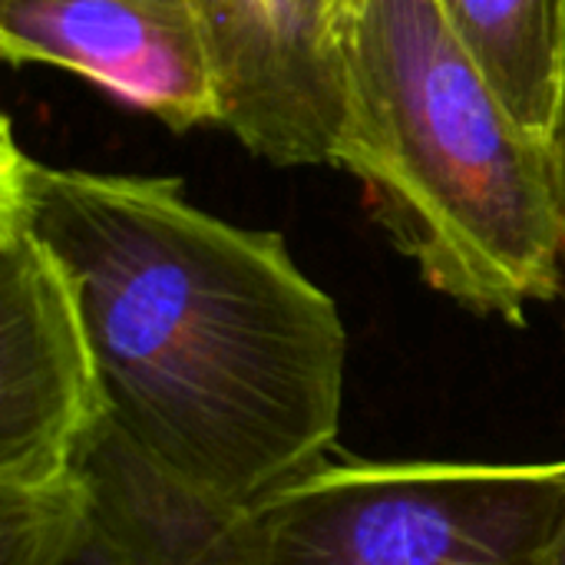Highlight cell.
<instances>
[{"mask_svg": "<svg viewBox=\"0 0 565 565\" xmlns=\"http://www.w3.org/2000/svg\"><path fill=\"white\" fill-rule=\"evenodd\" d=\"M0 199L66 271L109 424L156 470L252 513L328 460L348 331L278 232L192 205L179 179L46 166L10 119Z\"/></svg>", "mask_w": 565, "mask_h": 565, "instance_id": "6da1fadb", "label": "cell"}, {"mask_svg": "<svg viewBox=\"0 0 565 565\" xmlns=\"http://www.w3.org/2000/svg\"><path fill=\"white\" fill-rule=\"evenodd\" d=\"M334 166L420 278L470 315L526 324L565 295V166L457 40L440 0H351Z\"/></svg>", "mask_w": 565, "mask_h": 565, "instance_id": "7a4b0ae2", "label": "cell"}, {"mask_svg": "<svg viewBox=\"0 0 565 565\" xmlns=\"http://www.w3.org/2000/svg\"><path fill=\"white\" fill-rule=\"evenodd\" d=\"M252 513L262 565H553L565 460H321Z\"/></svg>", "mask_w": 565, "mask_h": 565, "instance_id": "3957f363", "label": "cell"}, {"mask_svg": "<svg viewBox=\"0 0 565 565\" xmlns=\"http://www.w3.org/2000/svg\"><path fill=\"white\" fill-rule=\"evenodd\" d=\"M106 427L76 291L20 209L0 199V490L73 483Z\"/></svg>", "mask_w": 565, "mask_h": 565, "instance_id": "277c9868", "label": "cell"}, {"mask_svg": "<svg viewBox=\"0 0 565 565\" xmlns=\"http://www.w3.org/2000/svg\"><path fill=\"white\" fill-rule=\"evenodd\" d=\"M218 89L222 122L271 166H334L348 60L334 0H185Z\"/></svg>", "mask_w": 565, "mask_h": 565, "instance_id": "5b68a950", "label": "cell"}, {"mask_svg": "<svg viewBox=\"0 0 565 565\" xmlns=\"http://www.w3.org/2000/svg\"><path fill=\"white\" fill-rule=\"evenodd\" d=\"M0 53L73 70L175 132L222 122L185 0H0Z\"/></svg>", "mask_w": 565, "mask_h": 565, "instance_id": "8992f818", "label": "cell"}, {"mask_svg": "<svg viewBox=\"0 0 565 565\" xmlns=\"http://www.w3.org/2000/svg\"><path fill=\"white\" fill-rule=\"evenodd\" d=\"M83 473L89 507L56 565H262L255 513L185 490L113 424Z\"/></svg>", "mask_w": 565, "mask_h": 565, "instance_id": "52a82bcc", "label": "cell"}, {"mask_svg": "<svg viewBox=\"0 0 565 565\" xmlns=\"http://www.w3.org/2000/svg\"><path fill=\"white\" fill-rule=\"evenodd\" d=\"M440 3L507 109L526 129L556 139L565 99V0Z\"/></svg>", "mask_w": 565, "mask_h": 565, "instance_id": "ba28073f", "label": "cell"}, {"mask_svg": "<svg viewBox=\"0 0 565 565\" xmlns=\"http://www.w3.org/2000/svg\"><path fill=\"white\" fill-rule=\"evenodd\" d=\"M556 146H559V152H563V166H565V99H563V122H559V129H556ZM563 328H565V295H563Z\"/></svg>", "mask_w": 565, "mask_h": 565, "instance_id": "9c48e42d", "label": "cell"}, {"mask_svg": "<svg viewBox=\"0 0 565 565\" xmlns=\"http://www.w3.org/2000/svg\"><path fill=\"white\" fill-rule=\"evenodd\" d=\"M553 565H565V533H563V540H559V546H556V556H553Z\"/></svg>", "mask_w": 565, "mask_h": 565, "instance_id": "30bf717a", "label": "cell"}, {"mask_svg": "<svg viewBox=\"0 0 565 565\" xmlns=\"http://www.w3.org/2000/svg\"><path fill=\"white\" fill-rule=\"evenodd\" d=\"M351 0H334V7H338V13H344V7H348Z\"/></svg>", "mask_w": 565, "mask_h": 565, "instance_id": "8fae6325", "label": "cell"}]
</instances>
